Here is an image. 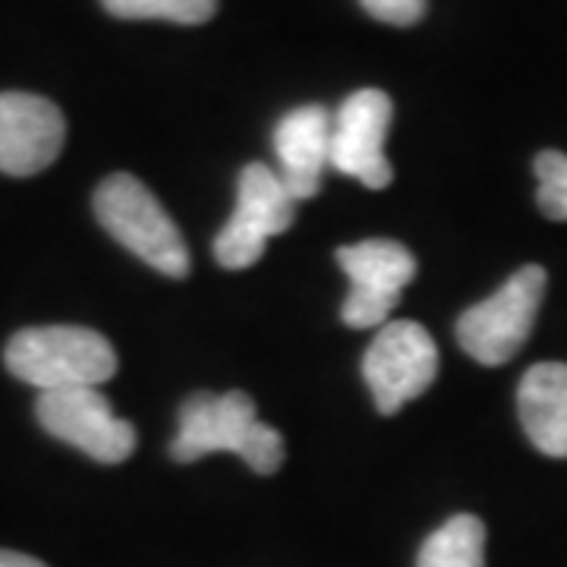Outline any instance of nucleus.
<instances>
[{
	"mask_svg": "<svg viewBox=\"0 0 567 567\" xmlns=\"http://www.w3.org/2000/svg\"><path fill=\"white\" fill-rule=\"evenodd\" d=\"M215 451L237 454L259 476H271L284 464L281 432L256 416V401L246 391H199L183 401L171 457L193 464Z\"/></svg>",
	"mask_w": 567,
	"mask_h": 567,
	"instance_id": "f257e3e1",
	"label": "nucleus"
},
{
	"mask_svg": "<svg viewBox=\"0 0 567 567\" xmlns=\"http://www.w3.org/2000/svg\"><path fill=\"white\" fill-rule=\"evenodd\" d=\"M3 363L20 382L48 394L66 388H99L117 372V353L92 328L41 324L22 328L10 338Z\"/></svg>",
	"mask_w": 567,
	"mask_h": 567,
	"instance_id": "f03ea898",
	"label": "nucleus"
},
{
	"mask_svg": "<svg viewBox=\"0 0 567 567\" xmlns=\"http://www.w3.org/2000/svg\"><path fill=\"white\" fill-rule=\"evenodd\" d=\"M95 218L136 259L167 278L189 275V246L155 193L133 174H111L95 189Z\"/></svg>",
	"mask_w": 567,
	"mask_h": 567,
	"instance_id": "7ed1b4c3",
	"label": "nucleus"
},
{
	"mask_svg": "<svg viewBox=\"0 0 567 567\" xmlns=\"http://www.w3.org/2000/svg\"><path fill=\"white\" fill-rule=\"evenodd\" d=\"M548 275L543 265H524L488 300L470 306L457 319V344L483 365L511 363L533 334Z\"/></svg>",
	"mask_w": 567,
	"mask_h": 567,
	"instance_id": "20e7f679",
	"label": "nucleus"
},
{
	"mask_svg": "<svg viewBox=\"0 0 567 567\" xmlns=\"http://www.w3.org/2000/svg\"><path fill=\"white\" fill-rule=\"evenodd\" d=\"M297 199L268 164L252 162L237 181V208L215 237V259L230 271L249 268L262 259L265 244L284 234L297 218Z\"/></svg>",
	"mask_w": 567,
	"mask_h": 567,
	"instance_id": "39448f33",
	"label": "nucleus"
},
{
	"mask_svg": "<svg viewBox=\"0 0 567 567\" xmlns=\"http://www.w3.org/2000/svg\"><path fill=\"white\" fill-rule=\"evenodd\" d=\"M439 375V347L423 324L388 322L363 357V379L379 413L394 416L410 401L425 394Z\"/></svg>",
	"mask_w": 567,
	"mask_h": 567,
	"instance_id": "423d86ee",
	"label": "nucleus"
},
{
	"mask_svg": "<svg viewBox=\"0 0 567 567\" xmlns=\"http://www.w3.org/2000/svg\"><path fill=\"white\" fill-rule=\"evenodd\" d=\"M338 265L344 268L350 293L341 306V319L350 328H382L401 293L416 278V259L398 240H363V244L341 246Z\"/></svg>",
	"mask_w": 567,
	"mask_h": 567,
	"instance_id": "0eeeda50",
	"label": "nucleus"
},
{
	"mask_svg": "<svg viewBox=\"0 0 567 567\" xmlns=\"http://www.w3.org/2000/svg\"><path fill=\"white\" fill-rule=\"evenodd\" d=\"M35 413L48 435L80 447L99 464H123L136 451V425L121 420L99 388L39 394Z\"/></svg>",
	"mask_w": 567,
	"mask_h": 567,
	"instance_id": "6e6552de",
	"label": "nucleus"
},
{
	"mask_svg": "<svg viewBox=\"0 0 567 567\" xmlns=\"http://www.w3.org/2000/svg\"><path fill=\"white\" fill-rule=\"evenodd\" d=\"M394 104L382 89L347 95L331 123V167L369 189H385L394 171L385 158V136Z\"/></svg>",
	"mask_w": 567,
	"mask_h": 567,
	"instance_id": "1a4fd4ad",
	"label": "nucleus"
},
{
	"mask_svg": "<svg viewBox=\"0 0 567 567\" xmlns=\"http://www.w3.org/2000/svg\"><path fill=\"white\" fill-rule=\"evenodd\" d=\"M66 142L61 107L32 92L0 95V174L32 177L58 162Z\"/></svg>",
	"mask_w": 567,
	"mask_h": 567,
	"instance_id": "9d476101",
	"label": "nucleus"
},
{
	"mask_svg": "<svg viewBox=\"0 0 567 567\" xmlns=\"http://www.w3.org/2000/svg\"><path fill=\"white\" fill-rule=\"evenodd\" d=\"M331 123L334 117L322 104H300L287 111L275 126V152H278V177L287 193L303 203L322 189L324 167L331 164Z\"/></svg>",
	"mask_w": 567,
	"mask_h": 567,
	"instance_id": "9b49d317",
	"label": "nucleus"
},
{
	"mask_svg": "<svg viewBox=\"0 0 567 567\" xmlns=\"http://www.w3.org/2000/svg\"><path fill=\"white\" fill-rule=\"evenodd\" d=\"M517 413L533 447L546 457H567V363H536L517 388Z\"/></svg>",
	"mask_w": 567,
	"mask_h": 567,
	"instance_id": "f8f14e48",
	"label": "nucleus"
},
{
	"mask_svg": "<svg viewBox=\"0 0 567 567\" xmlns=\"http://www.w3.org/2000/svg\"><path fill=\"white\" fill-rule=\"evenodd\" d=\"M416 567H486V524L454 514L425 539Z\"/></svg>",
	"mask_w": 567,
	"mask_h": 567,
	"instance_id": "ddd939ff",
	"label": "nucleus"
},
{
	"mask_svg": "<svg viewBox=\"0 0 567 567\" xmlns=\"http://www.w3.org/2000/svg\"><path fill=\"white\" fill-rule=\"evenodd\" d=\"M117 20H167L181 25H199L218 13V0H102Z\"/></svg>",
	"mask_w": 567,
	"mask_h": 567,
	"instance_id": "4468645a",
	"label": "nucleus"
},
{
	"mask_svg": "<svg viewBox=\"0 0 567 567\" xmlns=\"http://www.w3.org/2000/svg\"><path fill=\"white\" fill-rule=\"evenodd\" d=\"M536 171V205L548 221H567V155L546 148L533 162Z\"/></svg>",
	"mask_w": 567,
	"mask_h": 567,
	"instance_id": "2eb2a0df",
	"label": "nucleus"
},
{
	"mask_svg": "<svg viewBox=\"0 0 567 567\" xmlns=\"http://www.w3.org/2000/svg\"><path fill=\"white\" fill-rule=\"evenodd\" d=\"M369 17L388 25H416L425 17V0H360Z\"/></svg>",
	"mask_w": 567,
	"mask_h": 567,
	"instance_id": "dca6fc26",
	"label": "nucleus"
},
{
	"mask_svg": "<svg viewBox=\"0 0 567 567\" xmlns=\"http://www.w3.org/2000/svg\"><path fill=\"white\" fill-rule=\"evenodd\" d=\"M0 567H48V565H41L39 558H32V555H22V551H3V548H0Z\"/></svg>",
	"mask_w": 567,
	"mask_h": 567,
	"instance_id": "f3484780",
	"label": "nucleus"
}]
</instances>
